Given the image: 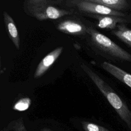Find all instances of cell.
Wrapping results in <instances>:
<instances>
[{
	"instance_id": "obj_6",
	"label": "cell",
	"mask_w": 131,
	"mask_h": 131,
	"mask_svg": "<svg viewBox=\"0 0 131 131\" xmlns=\"http://www.w3.org/2000/svg\"><path fill=\"white\" fill-rule=\"evenodd\" d=\"M63 48L59 47L46 56L37 66L34 75V78H39L43 75L59 56Z\"/></svg>"
},
{
	"instance_id": "obj_8",
	"label": "cell",
	"mask_w": 131,
	"mask_h": 131,
	"mask_svg": "<svg viewBox=\"0 0 131 131\" xmlns=\"http://www.w3.org/2000/svg\"><path fill=\"white\" fill-rule=\"evenodd\" d=\"M3 16L6 28L8 31L9 37L16 48L19 50L20 48V39L14 20L7 12H4Z\"/></svg>"
},
{
	"instance_id": "obj_11",
	"label": "cell",
	"mask_w": 131,
	"mask_h": 131,
	"mask_svg": "<svg viewBox=\"0 0 131 131\" xmlns=\"http://www.w3.org/2000/svg\"><path fill=\"white\" fill-rule=\"evenodd\" d=\"M30 99L28 98L21 99L15 104L14 105V108L20 111H25L29 107L30 104Z\"/></svg>"
},
{
	"instance_id": "obj_2",
	"label": "cell",
	"mask_w": 131,
	"mask_h": 131,
	"mask_svg": "<svg viewBox=\"0 0 131 131\" xmlns=\"http://www.w3.org/2000/svg\"><path fill=\"white\" fill-rule=\"evenodd\" d=\"M86 34L93 47L102 55L116 60L131 61L130 53L93 27H88Z\"/></svg>"
},
{
	"instance_id": "obj_13",
	"label": "cell",
	"mask_w": 131,
	"mask_h": 131,
	"mask_svg": "<svg viewBox=\"0 0 131 131\" xmlns=\"http://www.w3.org/2000/svg\"><path fill=\"white\" fill-rule=\"evenodd\" d=\"M1 66H2V63H1V55H0V75H1Z\"/></svg>"
},
{
	"instance_id": "obj_1",
	"label": "cell",
	"mask_w": 131,
	"mask_h": 131,
	"mask_svg": "<svg viewBox=\"0 0 131 131\" xmlns=\"http://www.w3.org/2000/svg\"><path fill=\"white\" fill-rule=\"evenodd\" d=\"M80 66L131 130V112L127 105L108 83L95 71L83 63H81Z\"/></svg>"
},
{
	"instance_id": "obj_12",
	"label": "cell",
	"mask_w": 131,
	"mask_h": 131,
	"mask_svg": "<svg viewBox=\"0 0 131 131\" xmlns=\"http://www.w3.org/2000/svg\"><path fill=\"white\" fill-rule=\"evenodd\" d=\"M85 129L87 131H110L108 129L93 123H86Z\"/></svg>"
},
{
	"instance_id": "obj_4",
	"label": "cell",
	"mask_w": 131,
	"mask_h": 131,
	"mask_svg": "<svg viewBox=\"0 0 131 131\" xmlns=\"http://www.w3.org/2000/svg\"><path fill=\"white\" fill-rule=\"evenodd\" d=\"M87 16L95 18L97 20V26L103 29L115 30L119 24L131 23L130 17H123L112 15H102L91 14Z\"/></svg>"
},
{
	"instance_id": "obj_7",
	"label": "cell",
	"mask_w": 131,
	"mask_h": 131,
	"mask_svg": "<svg viewBox=\"0 0 131 131\" xmlns=\"http://www.w3.org/2000/svg\"><path fill=\"white\" fill-rule=\"evenodd\" d=\"M101 66L109 74L131 88V74L117 66L106 61L103 62Z\"/></svg>"
},
{
	"instance_id": "obj_9",
	"label": "cell",
	"mask_w": 131,
	"mask_h": 131,
	"mask_svg": "<svg viewBox=\"0 0 131 131\" xmlns=\"http://www.w3.org/2000/svg\"><path fill=\"white\" fill-rule=\"evenodd\" d=\"M112 33L121 40L131 47V29L124 24H119L116 29L112 31Z\"/></svg>"
},
{
	"instance_id": "obj_5",
	"label": "cell",
	"mask_w": 131,
	"mask_h": 131,
	"mask_svg": "<svg viewBox=\"0 0 131 131\" xmlns=\"http://www.w3.org/2000/svg\"><path fill=\"white\" fill-rule=\"evenodd\" d=\"M89 26H86L79 20H66L61 21L57 26V28L64 33L81 35L86 34Z\"/></svg>"
},
{
	"instance_id": "obj_3",
	"label": "cell",
	"mask_w": 131,
	"mask_h": 131,
	"mask_svg": "<svg viewBox=\"0 0 131 131\" xmlns=\"http://www.w3.org/2000/svg\"><path fill=\"white\" fill-rule=\"evenodd\" d=\"M67 7L72 10V12H79L85 15L94 14L102 15H112L123 17H130L120 11H115L104 6L92 2L90 0H73L66 2Z\"/></svg>"
},
{
	"instance_id": "obj_10",
	"label": "cell",
	"mask_w": 131,
	"mask_h": 131,
	"mask_svg": "<svg viewBox=\"0 0 131 131\" xmlns=\"http://www.w3.org/2000/svg\"><path fill=\"white\" fill-rule=\"evenodd\" d=\"M92 2L108 7L112 10L119 11L126 9L128 6L125 0H90Z\"/></svg>"
}]
</instances>
